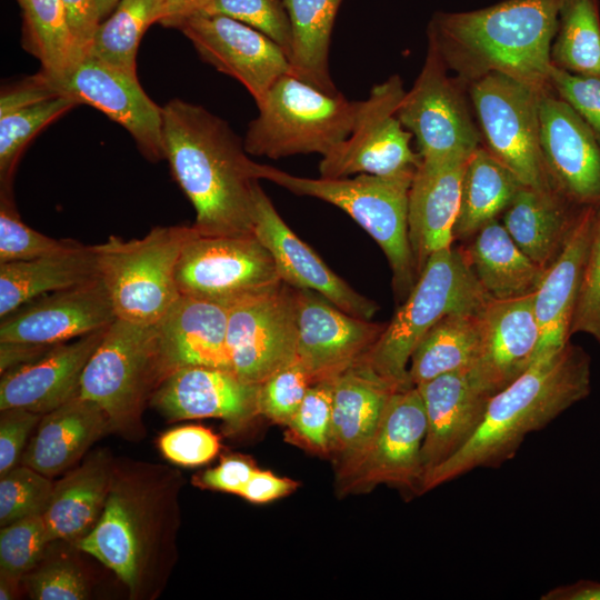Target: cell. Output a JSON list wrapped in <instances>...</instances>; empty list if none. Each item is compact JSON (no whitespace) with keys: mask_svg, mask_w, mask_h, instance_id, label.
I'll return each instance as SVG.
<instances>
[{"mask_svg":"<svg viewBox=\"0 0 600 600\" xmlns=\"http://www.w3.org/2000/svg\"><path fill=\"white\" fill-rule=\"evenodd\" d=\"M342 0H283L292 31L291 74L327 93H337L329 72V46Z\"/></svg>","mask_w":600,"mask_h":600,"instance_id":"34","label":"cell"},{"mask_svg":"<svg viewBox=\"0 0 600 600\" xmlns=\"http://www.w3.org/2000/svg\"><path fill=\"white\" fill-rule=\"evenodd\" d=\"M199 13L222 14L246 23L268 36L287 53L292 31L283 0H210Z\"/></svg>","mask_w":600,"mask_h":600,"instance_id":"45","label":"cell"},{"mask_svg":"<svg viewBox=\"0 0 600 600\" xmlns=\"http://www.w3.org/2000/svg\"><path fill=\"white\" fill-rule=\"evenodd\" d=\"M176 280L180 294L228 307L282 282L271 253L254 233L196 234L181 252Z\"/></svg>","mask_w":600,"mask_h":600,"instance_id":"10","label":"cell"},{"mask_svg":"<svg viewBox=\"0 0 600 600\" xmlns=\"http://www.w3.org/2000/svg\"><path fill=\"white\" fill-rule=\"evenodd\" d=\"M19 579L0 573V599H14L18 594Z\"/></svg>","mask_w":600,"mask_h":600,"instance_id":"60","label":"cell"},{"mask_svg":"<svg viewBox=\"0 0 600 600\" xmlns=\"http://www.w3.org/2000/svg\"><path fill=\"white\" fill-rule=\"evenodd\" d=\"M359 101L327 93L291 73L282 76L258 107L243 139L248 154L280 159L294 154L322 157L346 140Z\"/></svg>","mask_w":600,"mask_h":600,"instance_id":"7","label":"cell"},{"mask_svg":"<svg viewBox=\"0 0 600 600\" xmlns=\"http://www.w3.org/2000/svg\"><path fill=\"white\" fill-rule=\"evenodd\" d=\"M57 96L59 94L49 86L42 73L38 72L2 90L0 114Z\"/></svg>","mask_w":600,"mask_h":600,"instance_id":"54","label":"cell"},{"mask_svg":"<svg viewBox=\"0 0 600 600\" xmlns=\"http://www.w3.org/2000/svg\"><path fill=\"white\" fill-rule=\"evenodd\" d=\"M52 347V346H51ZM51 347L19 342H0L1 374L42 356Z\"/></svg>","mask_w":600,"mask_h":600,"instance_id":"57","label":"cell"},{"mask_svg":"<svg viewBox=\"0 0 600 600\" xmlns=\"http://www.w3.org/2000/svg\"><path fill=\"white\" fill-rule=\"evenodd\" d=\"M98 276L92 246L0 263V319L47 293L88 282Z\"/></svg>","mask_w":600,"mask_h":600,"instance_id":"32","label":"cell"},{"mask_svg":"<svg viewBox=\"0 0 600 600\" xmlns=\"http://www.w3.org/2000/svg\"><path fill=\"white\" fill-rule=\"evenodd\" d=\"M551 61L571 73L600 77L598 0H563Z\"/></svg>","mask_w":600,"mask_h":600,"instance_id":"40","label":"cell"},{"mask_svg":"<svg viewBox=\"0 0 600 600\" xmlns=\"http://www.w3.org/2000/svg\"><path fill=\"white\" fill-rule=\"evenodd\" d=\"M542 600H600V581L580 579L558 586L541 596Z\"/></svg>","mask_w":600,"mask_h":600,"instance_id":"58","label":"cell"},{"mask_svg":"<svg viewBox=\"0 0 600 600\" xmlns=\"http://www.w3.org/2000/svg\"><path fill=\"white\" fill-rule=\"evenodd\" d=\"M533 294L492 299L480 312V352L468 372L490 396L506 388L533 362L540 336Z\"/></svg>","mask_w":600,"mask_h":600,"instance_id":"21","label":"cell"},{"mask_svg":"<svg viewBox=\"0 0 600 600\" xmlns=\"http://www.w3.org/2000/svg\"><path fill=\"white\" fill-rule=\"evenodd\" d=\"M257 468L241 456H228L220 463L199 474L194 480L200 487L239 494Z\"/></svg>","mask_w":600,"mask_h":600,"instance_id":"53","label":"cell"},{"mask_svg":"<svg viewBox=\"0 0 600 600\" xmlns=\"http://www.w3.org/2000/svg\"><path fill=\"white\" fill-rule=\"evenodd\" d=\"M331 380L330 452L339 459L343 476L370 444L389 397L398 388L377 374L363 358Z\"/></svg>","mask_w":600,"mask_h":600,"instance_id":"27","label":"cell"},{"mask_svg":"<svg viewBox=\"0 0 600 600\" xmlns=\"http://www.w3.org/2000/svg\"><path fill=\"white\" fill-rule=\"evenodd\" d=\"M468 259L483 289L496 300L536 292L547 272L516 244L496 219L476 233Z\"/></svg>","mask_w":600,"mask_h":600,"instance_id":"33","label":"cell"},{"mask_svg":"<svg viewBox=\"0 0 600 600\" xmlns=\"http://www.w3.org/2000/svg\"><path fill=\"white\" fill-rule=\"evenodd\" d=\"M40 72L57 94L89 104L122 126L146 159H164L162 108L148 97L137 76L90 56L59 76Z\"/></svg>","mask_w":600,"mask_h":600,"instance_id":"14","label":"cell"},{"mask_svg":"<svg viewBox=\"0 0 600 600\" xmlns=\"http://www.w3.org/2000/svg\"><path fill=\"white\" fill-rule=\"evenodd\" d=\"M416 387L427 421L421 450L424 478L468 442L492 396L473 381L468 370L444 373Z\"/></svg>","mask_w":600,"mask_h":600,"instance_id":"25","label":"cell"},{"mask_svg":"<svg viewBox=\"0 0 600 600\" xmlns=\"http://www.w3.org/2000/svg\"><path fill=\"white\" fill-rule=\"evenodd\" d=\"M77 547L112 570L131 590L136 588L141 540L133 503L124 493L110 490L99 520Z\"/></svg>","mask_w":600,"mask_h":600,"instance_id":"37","label":"cell"},{"mask_svg":"<svg viewBox=\"0 0 600 600\" xmlns=\"http://www.w3.org/2000/svg\"><path fill=\"white\" fill-rule=\"evenodd\" d=\"M117 319L102 280L40 296L0 319V342L54 346L109 327Z\"/></svg>","mask_w":600,"mask_h":600,"instance_id":"17","label":"cell"},{"mask_svg":"<svg viewBox=\"0 0 600 600\" xmlns=\"http://www.w3.org/2000/svg\"><path fill=\"white\" fill-rule=\"evenodd\" d=\"M76 44L87 56L93 33L98 27L93 0H61Z\"/></svg>","mask_w":600,"mask_h":600,"instance_id":"55","label":"cell"},{"mask_svg":"<svg viewBox=\"0 0 600 600\" xmlns=\"http://www.w3.org/2000/svg\"><path fill=\"white\" fill-rule=\"evenodd\" d=\"M164 159L196 211L200 236L253 233L258 163L227 121L180 99L162 108Z\"/></svg>","mask_w":600,"mask_h":600,"instance_id":"1","label":"cell"},{"mask_svg":"<svg viewBox=\"0 0 600 600\" xmlns=\"http://www.w3.org/2000/svg\"><path fill=\"white\" fill-rule=\"evenodd\" d=\"M164 16V0H120L101 21L87 56L137 76V52L143 33Z\"/></svg>","mask_w":600,"mask_h":600,"instance_id":"38","label":"cell"},{"mask_svg":"<svg viewBox=\"0 0 600 600\" xmlns=\"http://www.w3.org/2000/svg\"><path fill=\"white\" fill-rule=\"evenodd\" d=\"M427 421L416 386L396 389L387 402L370 444L343 474V489H369L390 483L422 492L421 450Z\"/></svg>","mask_w":600,"mask_h":600,"instance_id":"15","label":"cell"},{"mask_svg":"<svg viewBox=\"0 0 600 600\" xmlns=\"http://www.w3.org/2000/svg\"><path fill=\"white\" fill-rule=\"evenodd\" d=\"M169 373L157 323L117 318L84 367L79 396L99 404L111 428H129Z\"/></svg>","mask_w":600,"mask_h":600,"instance_id":"8","label":"cell"},{"mask_svg":"<svg viewBox=\"0 0 600 600\" xmlns=\"http://www.w3.org/2000/svg\"><path fill=\"white\" fill-rule=\"evenodd\" d=\"M230 307L181 294L157 323L170 372L186 366L231 371L227 349Z\"/></svg>","mask_w":600,"mask_h":600,"instance_id":"28","label":"cell"},{"mask_svg":"<svg viewBox=\"0 0 600 600\" xmlns=\"http://www.w3.org/2000/svg\"><path fill=\"white\" fill-rule=\"evenodd\" d=\"M111 424L96 402L79 394L42 414L21 462L47 477L72 467Z\"/></svg>","mask_w":600,"mask_h":600,"instance_id":"29","label":"cell"},{"mask_svg":"<svg viewBox=\"0 0 600 600\" xmlns=\"http://www.w3.org/2000/svg\"><path fill=\"white\" fill-rule=\"evenodd\" d=\"M590 334L600 343V207L597 208L570 333Z\"/></svg>","mask_w":600,"mask_h":600,"instance_id":"48","label":"cell"},{"mask_svg":"<svg viewBox=\"0 0 600 600\" xmlns=\"http://www.w3.org/2000/svg\"><path fill=\"white\" fill-rule=\"evenodd\" d=\"M596 212L593 207L580 210L562 250L533 294L540 332L533 361L556 353L569 342Z\"/></svg>","mask_w":600,"mask_h":600,"instance_id":"26","label":"cell"},{"mask_svg":"<svg viewBox=\"0 0 600 600\" xmlns=\"http://www.w3.org/2000/svg\"><path fill=\"white\" fill-rule=\"evenodd\" d=\"M571 204L557 189L522 186L506 209L503 227L532 261L548 269L562 250L582 209L572 212Z\"/></svg>","mask_w":600,"mask_h":600,"instance_id":"30","label":"cell"},{"mask_svg":"<svg viewBox=\"0 0 600 600\" xmlns=\"http://www.w3.org/2000/svg\"><path fill=\"white\" fill-rule=\"evenodd\" d=\"M469 158L421 159L414 171L409 192L408 234L418 277L432 253L451 247Z\"/></svg>","mask_w":600,"mask_h":600,"instance_id":"24","label":"cell"},{"mask_svg":"<svg viewBox=\"0 0 600 600\" xmlns=\"http://www.w3.org/2000/svg\"><path fill=\"white\" fill-rule=\"evenodd\" d=\"M49 542L43 514L1 527L0 572L20 580L34 568Z\"/></svg>","mask_w":600,"mask_h":600,"instance_id":"44","label":"cell"},{"mask_svg":"<svg viewBox=\"0 0 600 600\" xmlns=\"http://www.w3.org/2000/svg\"><path fill=\"white\" fill-rule=\"evenodd\" d=\"M199 57L238 80L257 106L282 76L291 73L287 53L259 30L222 14L196 13L177 28Z\"/></svg>","mask_w":600,"mask_h":600,"instance_id":"16","label":"cell"},{"mask_svg":"<svg viewBox=\"0 0 600 600\" xmlns=\"http://www.w3.org/2000/svg\"><path fill=\"white\" fill-rule=\"evenodd\" d=\"M522 186L486 147L476 149L462 177L454 237L467 238L476 234L508 208Z\"/></svg>","mask_w":600,"mask_h":600,"instance_id":"35","label":"cell"},{"mask_svg":"<svg viewBox=\"0 0 600 600\" xmlns=\"http://www.w3.org/2000/svg\"><path fill=\"white\" fill-rule=\"evenodd\" d=\"M404 93L398 74L376 84L369 97L359 101L350 136L322 157L320 177L390 176L416 170L421 156L412 150V134L398 117Z\"/></svg>","mask_w":600,"mask_h":600,"instance_id":"11","label":"cell"},{"mask_svg":"<svg viewBox=\"0 0 600 600\" xmlns=\"http://www.w3.org/2000/svg\"><path fill=\"white\" fill-rule=\"evenodd\" d=\"M210 0H164V16L161 24L178 28L189 17L201 12Z\"/></svg>","mask_w":600,"mask_h":600,"instance_id":"59","label":"cell"},{"mask_svg":"<svg viewBox=\"0 0 600 600\" xmlns=\"http://www.w3.org/2000/svg\"><path fill=\"white\" fill-rule=\"evenodd\" d=\"M490 300L468 256L452 247L439 250L428 258L404 302L363 360L396 388L412 387L408 363L427 331L448 314L479 313Z\"/></svg>","mask_w":600,"mask_h":600,"instance_id":"4","label":"cell"},{"mask_svg":"<svg viewBox=\"0 0 600 600\" xmlns=\"http://www.w3.org/2000/svg\"><path fill=\"white\" fill-rule=\"evenodd\" d=\"M107 328L54 344L37 359L2 373L0 410L21 408L44 414L78 396L84 367Z\"/></svg>","mask_w":600,"mask_h":600,"instance_id":"23","label":"cell"},{"mask_svg":"<svg viewBox=\"0 0 600 600\" xmlns=\"http://www.w3.org/2000/svg\"><path fill=\"white\" fill-rule=\"evenodd\" d=\"M437 49L429 43L423 67L404 93L398 117L417 141L421 159L470 157L480 133L470 116L459 78L448 74Z\"/></svg>","mask_w":600,"mask_h":600,"instance_id":"12","label":"cell"},{"mask_svg":"<svg viewBox=\"0 0 600 600\" xmlns=\"http://www.w3.org/2000/svg\"><path fill=\"white\" fill-rule=\"evenodd\" d=\"M590 388V359L581 348L568 342L556 353L534 360L489 399L474 433L423 478L422 492L477 468L499 467L516 454L530 432L587 398Z\"/></svg>","mask_w":600,"mask_h":600,"instance_id":"3","label":"cell"},{"mask_svg":"<svg viewBox=\"0 0 600 600\" xmlns=\"http://www.w3.org/2000/svg\"><path fill=\"white\" fill-rule=\"evenodd\" d=\"M332 424V380L312 382L287 427L310 449L330 452Z\"/></svg>","mask_w":600,"mask_h":600,"instance_id":"47","label":"cell"},{"mask_svg":"<svg viewBox=\"0 0 600 600\" xmlns=\"http://www.w3.org/2000/svg\"><path fill=\"white\" fill-rule=\"evenodd\" d=\"M17 1H19V0H17Z\"/></svg>","mask_w":600,"mask_h":600,"instance_id":"62","label":"cell"},{"mask_svg":"<svg viewBox=\"0 0 600 600\" xmlns=\"http://www.w3.org/2000/svg\"><path fill=\"white\" fill-rule=\"evenodd\" d=\"M563 0H504L467 12H437L428 38L464 84L501 73L540 94L551 89V46Z\"/></svg>","mask_w":600,"mask_h":600,"instance_id":"2","label":"cell"},{"mask_svg":"<svg viewBox=\"0 0 600 600\" xmlns=\"http://www.w3.org/2000/svg\"><path fill=\"white\" fill-rule=\"evenodd\" d=\"M77 104L69 97L57 96L0 114V197L13 199L14 170L28 143Z\"/></svg>","mask_w":600,"mask_h":600,"instance_id":"41","label":"cell"},{"mask_svg":"<svg viewBox=\"0 0 600 600\" xmlns=\"http://www.w3.org/2000/svg\"><path fill=\"white\" fill-rule=\"evenodd\" d=\"M22 11V46L41 63V71L56 77L84 56L71 33L61 0H19Z\"/></svg>","mask_w":600,"mask_h":600,"instance_id":"39","label":"cell"},{"mask_svg":"<svg viewBox=\"0 0 600 600\" xmlns=\"http://www.w3.org/2000/svg\"><path fill=\"white\" fill-rule=\"evenodd\" d=\"M297 487L291 479L256 469L240 496L251 502L264 503L291 493Z\"/></svg>","mask_w":600,"mask_h":600,"instance_id":"56","label":"cell"},{"mask_svg":"<svg viewBox=\"0 0 600 600\" xmlns=\"http://www.w3.org/2000/svg\"><path fill=\"white\" fill-rule=\"evenodd\" d=\"M551 89L587 123L600 142V77L577 74L552 66Z\"/></svg>","mask_w":600,"mask_h":600,"instance_id":"49","label":"cell"},{"mask_svg":"<svg viewBox=\"0 0 600 600\" xmlns=\"http://www.w3.org/2000/svg\"><path fill=\"white\" fill-rule=\"evenodd\" d=\"M42 414L21 408L1 410L0 417V476H3L21 459L26 441Z\"/></svg>","mask_w":600,"mask_h":600,"instance_id":"52","label":"cell"},{"mask_svg":"<svg viewBox=\"0 0 600 600\" xmlns=\"http://www.w3.org/2000/svg\"><path fill=\"white\" fill-rule=\"evenodd\" d=\"M110 484V462L102 453L91 456L53 484L43 512L50 542H78L88 534L102 513Z\"/></svg>","mask_w":600,"mask_h":600,"instance_id":"31","label":"cell"},{"mask_svg":"<svg viewBox=\"0 0 600 600\" xmlns=\"http://www.w3.org/2000/svg\"><path fill=\"white\" fill-rule=\"evenodd\" d=\"M81 243L54 239L27 226L13 199L0 197V263L32 260L74 249Z\"/></svg>","mask_w":600,"mask_h":600,"instance_id":"42","label":"cell"},{"mask_svg":"<svg viewBox=\"0 0 600 600\" xmlns=\"http://www.w3.org/2000/svg\"><path fill=\"white\" fill-rule=\"evenodd\" d=\"M469 93L488 151L523 186L556 189L540 147V93L501 73L469 84Z\"/></svg>","mask_w":600,"mask_h":600,"instance_id":"9","label":"cell"},{"mask_svg":"<svg viewBox=\"0 0 600 600\" xmlns=\"http://www.w3.org/2000/svg\"><path fill=\"white\" fill-rule=\"evenodd\" d=\"M414 171L312 179L267 164L257 166L259 180H269L294 194L323 200L347 212L382 249L399 297H407L418 278L408 234L409 192Z\"/></svg>","mask_w":600,"mask_h":600,"instance_id":"5","label":"cell"},{"mask_svg":"<svg viewBox=\"0 0 600 600\" xmlns=\"http://www.w3.org/2000/svg\"><path fill=\"white\" fill-rule=\"evenodd\" d=\"M26 587L36 600H82L88 596L82 574L66 562L48 563L27 573Z\"/></svg>","mask_w":600,"mask_h":600,"instance_id":"51","label":"cell"},{"mask_svg":"<svg viewBox=\"0 0 600 600\" xmlns=\"http://www.w3.org/2000/svg\"><path fill=\"white\" fill-rule=\"evenodd\" d=\"M480 347V312L443 317L414 348L408 370L410 383L419 386L444 373L469 370Z\"/></svg>","mask_w":600,"mask_h":600,"instance_id":"36","label":"cell"},{"mask_svg":"<svg viewBox=\"0 0 600 600\" xmlns=\"http://www.w3.org/2000/svg\"><path fill=\"white\" fill-rule=\"evenodd\" d=\"M296 288L280 282L229 309L227 349L231 371L260 384L297 360Z\"/></svg>","mask_w":600,"mask_h":600,"instance_id":"13","label":"cell"},{"mask_svg":"<svg viewBox=\"0 0 600 600\" xmlns=\"http://www.w3.org/2000/svg\"><path fill=\"white\" fill-rule=\"evenodd\" d=\"M163 456L180 466H199L212 460L219 451L218 437L200 426H184L164 432L159 439Z\"/></svg>","mask_w":600,"mask_h":600,"instance_id":"50","label":"cell"},{"mask_svg":"<svg viewBox=\"0 0 600 600\" xmlns=\"http://www.w3.org/2000/svg\"><path fill=\"white\" fill-rule=\"evenodd\" d=\"M119 2L120 0H93L94 16L98 23L111 13Z\"/></svg>","mask_w":600,"mask_h":600,"instance_id":"61","label":"cell"},{"mask_svg":"<svg viewBox=\"0 0 600 600\" xmlns=\"http://www.w3.org/2000/svg\"><path fill=\"white\" fill-rule=\"evenodd\" d=\"M193 226L154 227L138 239L110 236L92 246L98 276L110 296L116 317L156 324L181 296L176 271Z\"/></svg>","mask_w":600,"mask_h":600,"instance_id":"6","label":"cell"},{"mask_svg":"<svg viewBox=\"0 0 600 600\" xmlns=\"http://www.w3.org/2000/svg\"><path fill=\"white\" fill-rule=\"evenodd\" d=\"M540 147L554 188L573 204L600 207V142L553 91L539 98Z\"/></svg>","mask_w":600,"mask_h":600,"instance_id":"18","label":"cell"},{"mask_svg":"<svg viewBox=\"0 0 600 600\" xmlns=\"http://www.w3.org/2000/svg\"><path fill=\"white\" fill-rule=\"evenodd\" d=\"M297 358L312 382L331 379L363 358L384 327L352 316L320 293L296 289Z\"/></svg>","mask_w":600,"mask_h":600,"instance_id":"19","label":"cell"},{"mask_svg":"<svg viewBox=\"0 0 600 600\" xmlns=\"http://www.w3.org/2000/svg\"><path fill=\"white\" fill-rule=\"evenodd\" d=\"M311 383L310 373L297 358L259 384L258 413L287 426Z\"/></svg>","mask_w":600,"mask_h":600,"instance_id":"46","label":"cell"},{"mask_svg":"<svg viewBox=\"0 0 600 600\" xmlns=\"http://www.w3.org/2000/svg\"><path fill=\"white\" fill-rule=\"evenodd\" d=\"M258 390L259 384L244 382L232 371L186 366L163 379L150 403L170 421L220 418L240 424L258 413Z\"/></svg>","mask_w":600,"mask_h":600,"instance_id":"22","label":"cell"},{"mask_svg":"<svg viewBox=\"0 0 600 600\" xmlns=\"http://www.w3.org/2000/svg\"><path fill=\"white\" fill-rule=\"evenodd\" d=\"M52 490L53 483L49 477L23 463L1 476V527L27 517L43 514Z\"/></svg>","mask_w":600,"mask_h":600,"instance_id":"43","label":"cell"},{"mask_svg":"<svg viewBox=\"0 0 600 600\" xmlns=\"http://www.w3.org/2000/svg\"><path fill=\"white\" fill-rule=\"evenodd\" d=\"M253 233L271 253L278 274L296 289L312 290L343 311L371 320L379 306L333 272L280 217L259 182L253 194Z\"/></svg>","mask_w":600,"mask_h":600,"instance_id":"20","label":"cell"}]
</instances>
